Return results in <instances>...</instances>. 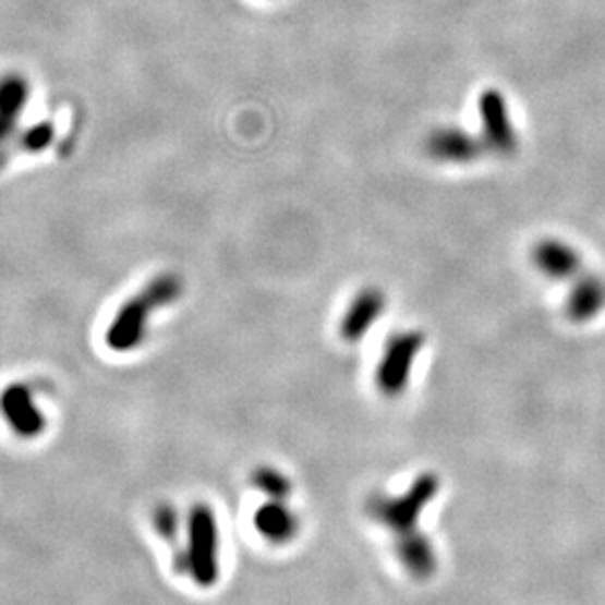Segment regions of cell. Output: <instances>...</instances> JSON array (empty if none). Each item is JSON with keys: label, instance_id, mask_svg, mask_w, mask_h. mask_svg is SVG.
<instances>
[{"label": "cell", "instance_id": "cell-1", "mask_svg": "<svg viewBox=\"0 0 605 605\" xmlns=\"http://www.w3.org/2000/svg\"><path fill=\"white\" fill-rule=\"evenodd\" d=\"M183 293V281L176 274H161L130 298L112 318L105 342L114 352H132L148 335L152 315L159 308L169 307Z\"/></svg>", "mask_w": 605, "mask_h": 605}, {"label": "cell", "instance_id": "cell-2", "mask_svg": "<svg viewBox=\"0 0 605 605\" xmlns=\"http://www.w3.org/2000/svg\"><path fill=\"white\" fill-rule=\"evenodd\" d=\"M179 574L189 576L198 588H213L220 578L219 519L209 504H193L185 519V546L173 560Z\"/></svg>", "mask_w": 605, "mask_h": 605}, {"label": "cell", "instance_id": "cell-3", "mask_svg": "<svg viewBox=\"0 0 605 605\" xmlns=\"http://www.w3.org/2000/svg\"><path fill=\"white\" fill-rule=\"evenodd\" d=\"M440 482L435 474H421L401 496H374L367 504L372 519L386 527L394 539L413 535L425 507L437 497Z\"/></svg>", "mask_w": 605, "mask_h": 605}, {"label": "cell", "instance_id": "cell-4", "mask_svg": "<svg viewBox=\"0 0 605 605\" xmlns=\"http://www.w3.org/2000/svg\"><path fill=\"white\" fill-rule=\"evenodd\" d=\"M427 337L419 328H403L387 338L376 367V387L386 397H399L408 389L413 367Z\"/></svg>", "mask_w": 605, "mask_h": 605}, {"label": "cell", "instance_id": "cell-5", "mask_svg": "<svg viewBox=\"0 0 605 605\" xmlns=\"http://www.w3.org/2000/svg\"><path fill=\"white\" fill-rule=\"evenodd\" d=\"M477 117L480 138L486 149L497 156H513L519 148V138L506 95L496 87L482 90L477 97Z\"/></svg>", "mask_w": 605, "mask_h": 605}, {"label": "cell", "instance_id": "cell-6", "mask_svg": "<svg viewBox=\"0 0 605 605\" xmlns=\"http://www.w3.org/2000/svg\"><path fill=\"white\" fill-rule=\"evenodd\" d=\"M0 418L22 440L41 437L48 427V419L36 403L32 387L22 382H14L0 391Z\"/></svg>", "mask_w": 605, "mask_h": 605}, {"label": "cell", "instance_id": "cell-7", "mask_svg": "<svg viewBox=\"0 0 605 605\" xmlns=\"http://www.w3.org/2000/svg\"><path fill=\"white\" fill-rule=\"evenodd\" d=\"M425 149H427L428 158L435 159L438 164L468 166V164H474L482 156L486 146L482 138H477L472 132L455 126V124H448V126H437L428 132Z\"/></svg>", "mask_w": 605, "mask_h": 605}, {"label": "cell", "instance_id": "cell-8", "mask_svg": "<svg viewBox=\"0 0 605 605\" xmlns=\"http://www.w3.org/2000/svg\"><path fill=\"white\" fill-rule=\"evenodd\" d=\"M386 293L379 288L360 289L352 301L348 303L347 311L340 320V337L350 344H356L362 338L370 335V330L376 327L377 320L386 313Z\"/></svg>", "mask_w": 605, "mask_h": 605}, {"label": "cell", "instance_id": "cell-9", "mask_svg": "<svg viewBox=\"0 0 605 605\" xmlns=\"http://www.w3.org/2000/svg\"><path fill=\"white\" fill-rule=\"evenodd\" d=\"M531 258L543 276L555 281H572L585 271L582 254L562 239L539 240Z\"/></svg>", "mask_w": 605, "mask_h": 605}, {"label": "cell", "instance_id": "cell-10", "mask_svg": "<svg viewBox=\"0 0 605 605\" xmlns=\"http://www.w3.org/2000/svg\"><path fill=\"white\" fill-rule=\"evenodd\" d=\"M566 317L576 325H584L600 317L605 311V279L584 271L570 281L566 293Z\"/></svg>", "mask_w": 605, "mask_h": 605}, {"label": "cell", "instance_id": "cell-11", "mask_svg": "<svg viewBox=\"0 0 605 605\" xmlns=\"http://www.w3.org/2000/svg\"><path fill=\"white\" fill-rule=\"evenodd\" d=\"M254 527L271 545H286L298 535L299 519L286 501L269 499L254 513Z\"/></svg>", "mask_w": 605, "mask_h": 605}, {"label": "cell", "instance_id": "cell-12", "mask_svg": "<svg viewBox=\"0 0 605 605\" xmlns=\"http://www.w3.org/2000/svg\"><path fill=\"white\" fill-rule=\"evenodd\" d=\"M396 553L399 562L408 570L409 574L418 580H427L437 570V550L433 541L425 533L396 539Z\"/></svg>", "mask_w": 605, "mask_h": 605}, {"label": "cell", "instance_id": "cell-13", "mask_svg": "<svg viewBox=\"0 0 605 605\" xmlns=\"http://www.w3.org/2000/svg\"><path fill=\"white\" fill-rule=\"evenodd\" d=\"M31 97L28 81L19 73H9L0 80V144L11 138Z\"/></svg>", "mask_w": 605, "mask_h": 605}, {"label": "cell", "instance_id": "cell-14", "mask_svg": "<svg viewBox=\"0 0 605 605\" xmlns=\"http://www.w3.org/2000/svg\"><path fill=\"white\" fill-rule=\"evenodd\" d=\"M252 486L268 499H278V501H286L293 492L291 480L283 472H279L278 468L271 467L256 468L252 472Z\"/></svg>", "mask_w": 605, "mask_h": 605}, {"label": "cell", "instance_id": "cell-15", "mask_svg": "<svg viewBox=\"0 0 605 605\" xmlns=\"http://www.w3.org/2000/svg\"><path fill=\"white\" fill-rule=\"evenodd\" d=\"M154 529L158 533L159 539L168 541V543H173L178 541L179 533H181V513H179L178 507L173 504H159L156 509H154Z\"/></svg>", "mask_w": 605, "mask_h": 605}, {"label": "cell", "instance_id": "cell-16", "mask_svg": "<svg viewBox=\"0 0 605 605\" xmlns=\"http://www.w3.org/2000/svg\"><path fill=\"white\" fill-rule=\"evenodd\" d=\"M53 136H56L53 124L51 122H40V124L32 126L22 134L21 149L31 152V154H38V152H44L50 146Z\"/></svg>", "mask_w": 605, "mask_h": 605}]
</instances>
